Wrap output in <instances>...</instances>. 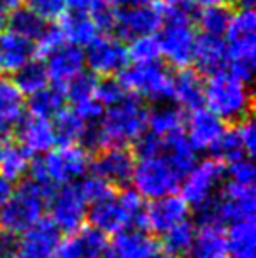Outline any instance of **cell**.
Masks as SVG:
<instances>
[{
  "label": "cell",
  "instance_id": "obj_1",
  "mask_svg": "<svg viewBox=\"0 0 256 258\" xmlns=\"http://www.w3.org/2000/svg\"><path fill=\"white\" fill-rule=\"evenodd\" d=\"M204 102L221 121L237 125L251 118L253 93L246 83L221 71L209 76V81L204 85Z\"/></svg>",
  "mask_w": 256,
  "mask_h": 258
},
{
  "label": "cell",
  "instance_id": "obj_2",
  "mask_svg": "<svg viewBox=\"0 0 256 258\" xmlns=\"http://www.w3.org/2000/svg\"><path fill=\"white\" fill-rule=\"evenodd\" d=\"M90 167V151L79 144H60L30 163V179L46 188L74 184Z\"/></svg>",
  "mask_w": 256,
  "mask_h": 258
},
{
  "label": "cell",
  "instance_id": "obj_3",
  "mask_svg": "<svg viewBox=\"0 0 256 258\" xmlns=\"http://www.w3.org/2000/svg\"><path fill=\"white\" fill-rule=\"evenodd\" d=\"M147 109L146 102L140 97L128 93L123 100L111 105L99 121L102 146H127L135 143L147 128ZM102 148V150H104Z\"/></svg>",
  "mask_w": 256,
  "mask_h": 258
},
{
  "label": "cell",
  "instance_id": "obj_4",
  "mask_svg": "<svg viewBox=\"0 0 256 258\" xmlns=\"http://www.w3.org/2000/svg\"><path fill=\"white\" fill-rule=\"evenodd\" d=\"M51 191L53 188H46L32 179L21 181L0 211V228L11 235L28 230L44 218Z\"/></svg>",
  "mask_w": 256,
  "mask_h": 258
},
{
  "label": "cell",
  "instance_id": "obj_5",
  "mask_svg": "<svg viewBox=\"0 0 256 258\" xmlns=\"http://www.w3.org/2000/svg\"><path fill=\"white\" fill-rule=\"evenodd\" d=\"M160 4V2H158ZM161 16L163 25L160 28L156 41L160 46V54L167 58L170 65L178 69L190 67L195 58V44H197V32H195L192 21V11L170 9L161 6Z\"/></svg>",
  "mask_w": 256,
  "mask_h": 258
},
{
  "label": "cell",
  "instance_id": "obj_6",
  "mask_svg": "<svg viewBox=\"0 0 256 258\" xmlns=\"http://www.w3.org/2000/svg\"><path fill=\"white\" fill-rule=\"evenodd\" d=\"M256 14L254 11H239L226 28V67L228 74L242 83H249L256 61Z\"/></svg>",
  "mask_w": 256,
  "mask_h": 258
},
{
  "label": "cell",
  "instance_id": "obj_7",
  "mask_svg": "<svg viewBox=\"0 0 256 258\" xmlns=\"http://www.w3.org/2000/svg\"><path fill=\"white\" fill-rule=\"evenodd\" d=\"M198 209L200 225H218L233 223L240 220L254 218L256 211V194L253 184L228 183L221 188L218 195L202 204Z\"/></svg>",
  "mask_w": 256,
  "mask_h": 258
},
{
  "label": "cell",
  "instance_id": "obj_8",
  "mask_svg": "<svg viewBox=\"0 0 256 258\" xmlns=\"http://www.w3.org/2000/svg\"><path fill=\"white\" fill-rule=\"evenodd\" d=\"M92 227L104 234H118L127 228L142 225L144 202L135 190H123L120 194H111L97 204L90 206Z\"/></svg>",
  "mask_w": 256,
  "mask_h": 258
},
{
  "label": "cell",
  "instance_id": "obj_9",
  "mask_svg": "<svg viewBox=\"0 0 256 258\" xmlns=\"http://www.w3.org/2000/svg\"><path fill=\"white\" fill-rule=\"evenodd\" d=\"M181 179L183 177L160 153L137 160L130 183H133V190L142 199L156 201L174 194L181 184Z\"/></svg>",
  "mask_w": 256,
  "mask_h": 258
},
{
  "label": "cell",
  "instance_id": "obj_10",
  "mask_svg": "<svg viewBox=\"0 0 256 258\" xmlns=\"http://www.w3.org/2000/svg\"><path fill=\"white\" fill-rule=\"evenodd\" d=\"M118 81L128 93L142 100L161 104L172 99V74L158 61L123 69Z\"/></svg>",
  "mask_w": 256,
  "mask_h": 258
},
{
  "label": "cell",
  "instance_id": "obj_11",
  "mask_svg": "<svg viewBox=\"0 0 256 258\" xmlns=\"http://www.w3.org/2000/svg\"><path fill=\"white\" fill-rule=\"evenodd\" d=\"M223 177H225L223 162L216 158L202 160L200 163H195L193 169L185 176L181 184V197L188 206L200 207L214 197Z\"/></svg>",
  "mask_w": 256,
  "mask_h": 258
},
{
  "label": "cell",
  "instance_id": "obj_12",
  "mask_svg": "<svg viewBox=\"0 0 256 258\" xmlns=\"http://www.w3.org/2000/svg\"><path fill=\"white\" fill-rule=\"evenodd\" d=\"M48 207L53 225L60 232H68V234H74L75 230H79L84 223L86 214H88V211H86L88 204L81 197L75 183L60 186V190H53L49 195Z\"/></svg>",
  "mask_w": 256,
  "mask_h": 258
},
{
  "label": "cell",
  "instance_id": "obj_13",
  "mask_svg": "<svg viewBox=\"0 0 256 258\" xmlns=\"http://www.w3.org/2000/svg\"><path fill=\"white\" fill-rule=\"evenodd\" d=\"M84 61L92 74L113 78L127 67V46L118 37H97L92 44L86 46Z\"/></svg>",
  "mask_w": 256,
  "mask_h": 258
},
{
  "label": "cell",
  "instance_id": "obj_14",
  "mask_svg": "<svg viewBox=\"0 0 256 258\" xmlns=\"http://www.w3.org/2000/svg\"><path fill=\"white\" fill-rule=\"evenodd\" d=\"M62 232L51 220H39L16 239L14 258H51L62 242Z\"/></svg>",
  "mask_w": 256,
  "mask_h": 258
},
{
  "label": "cell",
  "instance_id": "obj_15",
  "mask_svg": "<svg viewBox=\"0 0 256 258\" xmlns=\"http://www.w3.org/2000/svg\"><path fill=\"white\" fill-rule=\"evenodd\" d=\"M163 25L161 16V7L158 2H153L149 6L132 7V9H116V23L114 30L121 39L144 37V35H153Z\"/></svg>",
  "mask_w": 256,
  "mask_h": 258
},
{
  "label": "cell",
  "instance_id": "obj_16",
  "mask_svg": "<svg viewBox=\"0 0 256 258\" xmlns=\"http://www.w3.org/2000/svg\"><path fill=\"white\" fill-rule=\"evenodd\" d=\"M135 155L127 146H109L97 153L92 163L95 176L102 177L111 186H123L132 179Z\"/></svg>",
  "mask_w": 256,
  "mask_h": 258
},
{
  "label": "cell",
  "instance_id": "obj_17",
  "mask_svg": "<svg viewBox=\"0 0 256 258\" xmlns=\"http://www.w3.org/2000/svg\"><path fill=\"white\" fill-rule=\"evenodd\" d=\"M188 214L190 206L186 204L185 199L172 194L167 197L156 199L144 209L142 225H146L154 234L163 235L165 232L174 228L181 221L188 220Z\"/></svg>",
  "mask_w": 256,
  "mask_h": 258
},
{
  "label": "cell",
  "instance_id": "obj_18",
  "mask_svg": "<svg viewBox=\"0 0 256 258\" xmlns=\"http://www.w3.org/2000/svg\"><path fill=\"white\" fill-rule=\"evenodd\" d=\"M185 125L186 139L195 151H211L226 128L225 121L204 107L190 111L188 118H185Z\"/></svg>",
  "mask_w": 256,
  "mask_h": 258
},
{
  "label": "cell",
  "instance_id": "obj_19",
  "mask_svg": "<svg viewBox=\"0 0 256 258\" xmlns=\"http://www.w3.org/2000/svg\"><path fill=\"white\" fill-rule=\"evenodd\" d=\"M18 144L28 155H44L56 144V136L49 119L27 116L16 125Z\"/></svg>",
  "mask_w": 256,
  "mask_h": 258
},
{
  "label": "cell",
  "instance_id": "obj_20",
  "mask_svg": "<svg viewBox=\"0 0 256 258\" xmlns=\"http://www.w3.org/2000/svg\"><path fill=\"white\" fill-rule=\"evenodd\" d=\"M156 251V242L142 228H127L107 241L106 258H147Z\"/></svg>",
  "mask_w": 256,
  "mask_h": 258
},
{
  "label": "cell",
  "instance_id": "obj_21",
  "mask_svg": "<svg viewBox=\"0 0 256 258\" xmlns=\"http://www.w3.org/2000/svg\"><path fill=\"white\" fill-rule=\"evenodd\" d=\"M46 71H48V78L55 83V86L65 88L72 78L82 72L84 67V51L79 46L74 44H65L58 51H55L51 56H48V63Z\"/></svg>",
  "mask_w": 256,
  "mask_h": 258
},
{
  "label": "cell",
  "instance_id": "obj_22",
  "mask_svg": "<svg viewBox=\"0 0 256 258\" xmlns=\"http://www.w3.org/2000/svg\"><path fill=\"white\" fill-rule=\"evenodd\" d=\"M204 76L192 67L178 69L172 76V99H176L181 107L198 109L204 104Z\"/></svg>",
  "mask_w": 256,
  "mask_h": 258
},
{
  "label": "cell",
  "instance_id": "obj_23",
  "mask_svg": "<svg viewBox=\"0 0 256 258\" xmlns=\"http://www.w3.org/2000/svg\"><path fill=\"white\" fill-rule=\"evenodd\" d=\"M193 61L202 76H212L225 71L226 44L221 41V37H216V35H198Z\"/></svg>",
  "mask_w": 256,
  "mask_h": 258
},
{
  "label": "cell",
  "instance_id": "obj_24",
  "mask_svg": "<svg viewBox=\"0 0 256 258\" xmlns=\"http://www.w3.org/2000/svg\"><path fill=\"white\" fill-rule=\"evenodd\" d=\"M34 58V44L13 32H0V76L14 74Z\"/></svg>",
  "mask_w": 256,
  "mask_h": 258
},
{
  "label": "cell",
  "instance_id": "obj_25",
  "mask_svg": "<svg viewBox=\"0 0 256 258\" xmlns=\"http://www.w3.org/2000/svg\"><path fill=\"white\" fill-rule=\"evenodd\" d=\"M190 258H226L228 248H226L225 232L218 225H200L188 251Z\"/></svg>",
  "mask_w": 256,
  "mask_h": 258
},
{
  "label": "cell",
  "instance_id": "obj_26",
  "mask_svg": "<svg viewBox=\"0 0 256 258\" xmlns=\"http://www.w3.org/2000/svg\"><path fill=\"white\" fill-rule=\"evenodd\" d=\"M226 248L232 258H254L256 256V225L254 218L230 223L225 232Z\"/></svg>",
  "mask_w": 256,
  "mask_h": 258
},
{
  "label": "cell",
  "instance_id": "obj_27",
  "mask_svg": "<svg viewBox=\"0 0 256 258\" xmlns=\"http://www.w3.org/2000/svg\"><path fill=\"white\" fill-rule=\"evenodd\" d=\"M25 107V97L13 79L0 76V126L6 130L16 126L23 118Z\"/></svg>",
  "mask_w": 256,
  "mask_h": 258
},
{
  "label": "cell",
  "instance_id": "obj_28",
  "mask_svg": "<svg viewBox=\"0 0 256 258\" xmlns=\"http://www.w3.org/2000/svg\"><path fill=\"white\" fill-rule=\"evenodd\" d=\"M185 118V112L179 107L168 102H161L154 105L153 111L147 114V126L151 128V134H154L160 139H165L168 136L183 132Z\"/></svg>",
  "mask_w": 256,
  "mask_h": 258
},
{
  "label": "cell",
  "instance_id": "obj_29",
  "mask_svg": "<svg viewBox=\"0 0 256 258\" xmlns=\"http://www.w3.org/2000/svg\"><path fill=\"white\" fill-rule=\"evenodd\" d=\"M161 155L167 158V162L174 167V170L181 177H185L193 165L197 163V155L192 144L188 143L186 136L183 132H178L174 136H168L163 139V150Z\"/></svg>",
  "mask_w": 256,
  "mask_h": 258
},
{
  "label": "cell",
  "instance_id": "obj_30",
  "mask_svg": "<svg viewBox=\"0 0 256 258\" xmlns=\"http://www.w3.org/2000/svg\"><path fill=\"white\" fill-rule=\"evenodd\" d=\"M62 28L65 41L74 46H88L99 37V28L95 21L88 14H72L67 13L62 16V21L58 25Z\"/></svg>",
  "mask_w": 256,
  "mask_h": 258
},
{
  "label": "cell",
  "instance_id": "obj_31",
  "mask_svg": "<svg viewBox=\"0 0 256 258\" xmlns=\"http://www.w3.org/2000/svg\"><path fill=\"white\" fill-rule=\"evenodd\" d=\"M65 102H67V99H65L63 88H60V86H46V88L39 90L37 93L30 95L27 107L30 111V116L51 119L60 111H63Z\"/></svg>",
  "mask_w": 256,
  "mask_h": 258
},
{
  "label": "cell",
  "instance_id": "obj_32",
  "mask_svg": "<svg viewBox=\"0 0 256 258\" xmlns=\"http://www.w3.org/2000/svg\"><path fill=\"white\" fill-rule=\"evenodd\" d=\"M30 169V155L20 144L6 143L0 146V177L13 183L20 181Z\"/></svg>",
  "mask_w": 256,
  "mask_h": 258
},
{
  "label": "cell",
  "instance_id": "obj_33",
  "mask_svg": "<svg viewBox=\"0 0 256 258\" xmlns=\"http://www.w3.org/2000/svg\"><path fill=\"white\" fill-rule=\"evenodd\" d=\"M48 81L49 78H48V71H46V65L39 58L28 60L23 67H20L14 72V78H13V83L18 86V90L23 95H34L39 90L46 88Z\"/></svg>",
  "mask_w": 256,
  "mask_h": 258
},
{
  "label": "cell",
  "instance_id": "obj_34",
  "mask_svg": "<svg viewBox=\"0 0 256 258\" xmlns=\"http://www.w3.org/2000/svg\"><path fill=\"white\" fill-rule=\"evenodd\" d=\"M70 242L82 258H106L107 239L106 234L92 225H82L70 235Z\"/></svg>",
  "mask_w": 256,
  "mask_h": 258
},
{
  "label": "cell",
  "instance_id": "obj_35",
  "mask_svg": "<svg viewBox=\"0 0 256 258\" xmlns=\"http://www.w3.org/2000/svg\"><path fill=\"white\" fill-rule=\"evenodd\" d=\"M7 27L13 34L20 35V37L28 39V41H37L39 35L46 30V21L28 7H16L9 14Z\"/></svg>",
  "mask_w": 256,
  "mask_h": 258
},
{
  "label": "cell",
  "instance_id": "obj_36",
  "mask_svg": "<svg viewBox=\"0 0 256 258\" xmlns=\"http://www.w3.org/2000/svg\"><path fill=\"white\" fill-rule=\"evenodd\" d=\"M51 123L55 130L56 143L60 144H79L86 130V123L72 109H63L55 116Z\"/></svg>",
  "mask_w": 256,
  "mask_h": 258
},
{
  "label": "cell",
  "instance_id": "obj_37",
  "mask_svg": "<svg viewBox=\"0 0 256 258\" xmlns=\"http://www.w3.org/2000/svg\"><path fill=\"white\" fill-rule=\"evenodd\" d=\"M232 9L226 6H214V7H205L200 14H198V27H200L202 34L207 35H223L226 32L232 20Z\"/></svg>",
  "mask_w": 256,
  "mask_h": 258
},
{
  "label": "cell",
  "instance_id": "obj_38",
  "mask_svg": "<svg viewBox=\"0 0 256 258\" xmlns=\"http://www.w3.org/2000/svg\"><path fill=\"white\" fill-rule=\"evenodd\" d=\"M195 232H197V228H195L192 221H188V220L176 225L174 228H170V230L163 234L165 251L172 253V255H176V256L188 253L190 248H192Z\"/></svg>",
  "mask_w": 256,
  "mask_h": 258
},
{
  "label": "cell",
  "instance_id": "obj_39",
  "mask_svg": "<svg viewBox=\"0 0 256 258\" xmlns=\"http://www.w3.org/2000/svg\"><path fill=\"white\" fill-rule=\"evenodd\" d=\"M211 153L214 155L216 160H219V162H223V163L235 162V160L246 156L235 126H232V128H225V132L221 134V137H219L218 143L214 144V148L211 150ZM247 158H249V156H247Z\"/></svg>",
  "mask_w": 256,
  "mask_h": 258
},
{
  "label": "cell",
  "instance_id": "obj_40",
  "mask_svg": "<svg viewBox=\"0 0 256 258\" xmlns=\"http://www.w3.org/2000/svg\"><path fill=\"white\" fill-rule=\"evenodd\" d=\"M128 61L133 65H142L156 61L160 56V46H158L156 37L153 35H144V37H135L130 41L127 46Z\"/></svg>",
  "mask_w": 256,
  "mask_h": 258
},
{
  "label": "cell",
  "instance_id": "obj_41",
  "mask_svg": "<svg viewBox=\"0 0 256 258\" xmlns=\"http://www.w3.org/2000/svg\"><path fill=\"white\" fill-rule=\"evenodd\" d=\"M97 83H99V79H97L95 74H92V72H79L75 78H72L65 85V99L70 100L72 104L92 99L93 93H95Z\"/></svg>",
  "mask_w": 256,
  "mask_h": 258
},
{
  "label": "cell",
  "instance_id": "obj_42",
  "mask_svg": "<svg viewBox=\"0 0 256 258\" xmlns=\"http://www.w3.org/2000/svg\"><path fill=\"white\" fill-rule=\"evenodd\" d=\"M81 197L84 199V202L88 206H93L97 202H100L102 199H106L107 195L113 194V186L109 183L102 179L99 176H82L79 179V183H75Z\"/></svg>",
  "mask_w": 256,
  "mask_h": 258
},
{
  "label": "cell",
  "instance_id": "obj_43",
  "mask_svg": "<svg viewBox=\"0 0 256 258\" xmlns=\"http://www.w3.org/2000/svg\"><path fill=\"white\" fill-rule=\"evenodd\" d=\"M65 44V35L58 25L46 27V30L39 35L37 44L34 46V54L37 58H48Z\"/></svg>",
  "mask_w": 256,
  "mask_h": 258
},
{
  "label": "cell",
  "instance_id": "obj_44",
  "mask_svg": "<svg viewBox=\"0 0 256 258\" xmlns=\"http://www.w3.org/2000/svg\"><path fill=\"white\" fill-rule=\"evenodd\" d=\"M127 95H128V92L120 85V81H118V79H114V78L100 79V81L97 83L95 93H93V97H95V99L99 100L102 105H107V107L118 104L120 100H123Z\"/></svg>",
  "mask_w": 256,
  "mask_h": 258
},
{
  "label": "cell",
  "instance_id": "obj_45",
  "mask_svg": "<svg viewBox=\"0 0 256 258\" xmlns=\"http://www.w3.org/2000/svg\"><path fill=\"white\" fill-rule=\"evenodd\" d=\"M225 174H228V179L232 183L239 184H253L256 177V169L251 158L242 156V158L235 160V162L226 163Z\"/></svg>",
  "mask_w": 256,
  "mask_h": 258
},
{
  "label": "cell",
  "instance_id": "obj_46",
  "mask_svg": "<svg viewBox=\"0 0 256 258\" xmlns=\"http://www.w3.org/2000/svg\"><path fill=\"white\" fill-rule=\"evenodd\" d=\"M27 7L42 20H58L65 14L67 0H25Z\"/></svg>",
  "mask_w": 256,
  "mask_h": 258
},
{
  "label": "cell",
  "instance_id": "obj_47",
  "mask_svg": "<svg viewBox=\"0 0 256 258\" xmlns=\"http://www.w3.org/2000/svg\"><path fill=\"white\" fill-rule=\"evenodd\" d=\"M72 111L79 116L84 123H97L100 121V118L104 116V105L92 97V99H86L82 102L74 104V109Z\"/></svg>",
  "mask_w": 256,
  "mask_h": 258
},
{
  "label": "cell",
  "instance_id": "obj_48",
  "mask_svg": "<svg viewBox=\"0 0 256 258\" xmlns=\"http://www.w3.org/2000/svg\"><path fill=\"white\" fill-rule=\"evenodd\" d=\"M237 134H239L240 144H242V150L246 156H253L256 151V126L253 118H247L244 121L237 123Z\"/></svg>",
  "mask_w": 256,
  "mask_h": 258
},
{
  "label": "cell",
  "instance_id": "obj_49",
  "mask_svg": "<svg viewBox=\"0 0 256 258\" xmlns=\"http://www.w3.org/2000/svg\"><path fill=\"white\" fill-rule=\"evenodd\" d=\"M14 248L16 239L7 232H0V258H14Z\"/></svg>",
  "mask_w": 256,
  "mask_h": 258
},
{
  "label": "cell",
  "instance_id": "obj_50",
  "mask_svg": "<svg viewBox=\"0 0 256 258\" xmlns=\"http://www.w3.org/2000/svg\"><path fill=\"white\" fill-rule=\"evenodd\" d=\"M95 0H67V9L72 14H92Z\"/></svg>",
  "mask_w": 256,
  "mask_h": 258
},
{
  "label": "cell",
  "instance_id": "obj_51",
  "mask_svg": "<svg viewBox=\"0 0 256 258\" xmlns=\"http://www.w3.org/2000/svg\"><path fill=\"white\" fill-rule=\"evenodd\" d=\"M51 258H82L75 251V248L72 246L70 239H65V241L60 242V246L56 248V251L53 253Z\"/></svg>",
  "mask_w": 256,
  "mask_h": 258
},
{
  "label": "cell",
  "instance_id": "obj_52",
  "mask_svg": "<svg viewBox=\"0 0 256 258\" xmlns=\"http://www.w3.org/2000/svg\"><path fill=\"white\" fill-rule=\"evenodd\" d=\"M160 4L170 9L193 11V0H160Z\"/></svg>",
  "mask_w": 256,
  "mask_h": 258
},
{
  "label": "cell",
  "instance_id": "obj_53",
  "mask_svg": "<svg viewBox=\"0 0 256 258\" xmlns=\"http://www.w3.org/2000/svg\"><path fill=\"white\" fill-rule=\"evenodd\" d=\"M111 2L120 9H132V7L149 6V4H153V0H111Z\"/></svg>",
  "mask_w": 256,
  "mask_h": 258
},
{
  "label": "cell",
  "instance_id": "obj_54",
  "mask_svg": "<svg viewBox=\"0 0 256 258\" xmlns=\"http://www.w3.org/2000/svg\"><path fill=\"white\" fill-rule=\"evenodd\" d=\"M11 191H13L11 183L4 179V177H0V211H2V207L6 206L7 199L11 197Z\"/></svg>",
  "mask_w": 256,
  "mask_h": 258
},
{
  "label": "cell",
  "instance_id": "obj_55",
  "mask_svg": "<svg viewBox=\"0 0 256 258\" xmlns=\"http://www.w3.org/2000/svg\"><path fill=\"white\" fill-rule=\"evenodd\" d=\"M233 6L239 11H254V4L256 0H233Z\"/></svg>",
  "mask_w": 256,
  "mask_h": 258
},
{
  "label": "cell",
  "instance_id": "obj_56",
  "mask_svg": "<svg viewBox=\"0 0 256 258\" xmlns=\"http://www.w3.org/2000/svg\"><path fill=\"white\" fill-rule=\"evenodd\" d=\"M7 20H9V7L0 2V32H4V28L7 27Z\"/></svg>",
  "mask_w": 256,
  "mask_h": 258
},
{
  "label": "cell",
  "instance_id": "obj_57",
  "mask_svg": "<svg viewBox=\"0 0 256 258\" xmlns=\"http://www.w3.org/2000/svg\"><path fill=\"white\" fill-rule=\"evenodd\" d=\"M233 0H197L198 6L202 7H214V6H226V4H232Z\"/></svg>",
  "mask_w": 256,
  "mask_h": 258
},
{
  "label": "cell",
  "instance_id": "obj_58",
  "mask_svg": "<svg viewBox=\"0 0 256 258\" xmlns=\"http://www.w3.org/2000/svg\"><path fill=\"white\" fill-rule=\"evenodd\" d=\"M0 2H2L6 7H9V9H16V7H20L25 0H0Z\"/></svg>",
  "mask_w": 256,
  "mask_h": 258
},
{
  "label": "cell",
  "instance_id": "obj_59",
  "mask_svg": "<svg viewBox=\"0 0 256 258\" xmlns=\"http://www.w3.org/2000/svg\"><path fill=\"white\" fill-rule=\"evenodd\" d=\"M147 258H178L176 255H172V253H168V251H154V253H151Z\"/></svg>",
  "mask_w": 256,
  "mask_h": 258
},
{
  "label": "cell",
  "instance_id": "obj_60",
  "mask_svg": "<svg viewBox=\"0 0 256 258\" xmlns=\"http://www.w3.org/2000/svg\"><path fill=\"white\" fill-rule=\"evenodd\" d=\"M7 132H9V130H6V128L0 126V146H4V144L7 143Z\"/></svg>",
  "mask_w": 256,
  "mask_h": 258
}]
</instances>
